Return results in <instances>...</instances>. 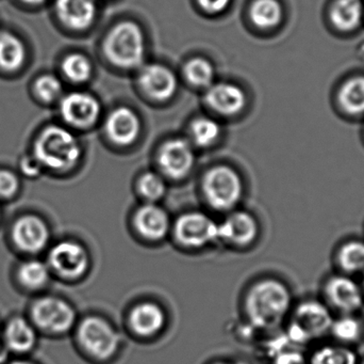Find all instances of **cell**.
Here are the masks:
<instances>
[{"label":"cell","instance_id":"cell-1","mask_svg":"<svg viewBox=\"0 0 364 364\" xmlns=\"http://www.w3.org/2000/svg\"><path fill=\"white\" fill-rule=\"evenodd\" d=\"M290 288L279 280L264 279L252 286L245 301L248 320L259 329L279 326L292 311Z\"/></svg>","mask_w":364,"mask_h":364},{"label":"cell","instance_id":"cell-2","mask_svg":"<svg viewBox=\"0 0 364 364\" xmlns=\"http://www.w3.org/2000/svg\"><path fill=\"white\" fill-rule=\"evenodd\" d=\"M33 157L43 168L55 171L73 168L81 155L80 145L74 134L61 126H47L40 132L33 147Z\"/></svg>","mask_w":364,"mask_h":364},{"label":"cell","instance_id":"cell-3","mask_svg":"<svg viewBox=\"0 0 364 364\" xmlns=\"http://www.w3.org/2000/svg\"><path fill=\"white\" fill-rule=\"evenodd\" d=\"M333 318L326 303L308 299L293 310L287 337L295 345L304 348L328 335Z\"/></svg>","mask_w":364,"mask_h":364},{"label":"cell","instance_id":"cell-4","mask_svg":"<svg viewBox=\"0 0 364 364\" xmlns=\"http://www.w3.org/2000/svg\"><path fill=\"white\" fill-rule=\"evenodd\" d=\"M107 58L114 66L136 68L144 61L145 36L140 26L134 21H123L111 29L105 41Z\"/></svg>","mask_w":364,"mask_h":364},{"label":"cell","instance_id":"cell-5","mask_svg":"<svg viewBox=\"0 0 364 364\" xmlns=\"http://www.w3.org/2000/svg\"><path fill=\"white\" fill-rule=\"evenodd\" d=\"M79 345L89 356L97 360H107L114 356L119 348L117 329L104 318L89 316L77 328Z\"/></svg>","mask_w":364,"mask_h":364},{"label":"cell","instance_id":"cell-6","mask_svg":"<svg viewBox=\"0 0 364 364\" xmlns=\"http://www.w3.org/2000/svg\"><path fill=\"white\" fill-rule=\"evenodd\" d=\"M203 194L210 207L216 211H229L242 196V182L239 175L227 166L210 169L203 180Z\"/></svg>","mask_w":364,"mask_h":364},{"label":"cell","instance_id":"cell-7","mask_svg":"<svg viewBox=\"0 0 364 364\" xmlns=\"http://www.w3.org/2000/svg\"><path fill=\"white\" fill-rule=\"evenodd\" d=\"M33 324L45 333L62 335L76 324V312L72 306L57 297H43L32 306Z\"/></svg>","mask_w":364,"mask_h":364},{"label":"cell","instance_id":"cell-8","mask_svg":"<svg viewBox=\"0 0 364 364\" xmlns=\"http://www.w3.org/2000/svg\"><path fill=\"white\" fill-rule=\"evenodd\" d=\"M325 303L340 314H357L364 306L363 286L346 274L329 277L324 286Z\"/></svg>","mask_w":364,"mask_h":364},{"label":"cell","instance_id":"cell-9","mask_svg":"<svg viewBox=\"0 0 364 364\" xmlns=\"http://www.w3.org/2000/svg\"><path fill=\"white\" fill-rule=\"evenodd\" d=\"M47 265L50 271L62 279H80L89 269V254L81 244L70 241H61L51 248Z\"/></svg>","mask_w":364,"mask_h":364},{"label":"cell","instance_id":"cell-10","mask_svg":"<svg viewBox=\"0 0 364 364\" xmlns=\"http://www.w3.org/2000/svg\"><path fill=\"white\" fill-rule=\"evenodd\" d=\"M175 239L188 248H203L218 241V224L203 213L183 214L175 222Z\"/></svg>","mask_w":364,"mask_h":364},{"label":"cell","instance_id":"cell-11","mask_svg":"<svg viewBox=\"0 0 364 364\" xmlns=\"http://www.w3.org/2000/svg\"><path fill=\"white\" fill-rule=\"evenodd\" d=\"M60 113L66 123L75 128L93 125L100 115V105L94 96L83 92H73L63 96Z\"/></svg>","mask_w":364,"mask_h":364},{"label":"cell","instance_id":"cell-12","mask_svg":"<svg viewBox=\"0 0 364 364\" xmlns=\"http://www.w3.org/2000/svg\"><path fill=\"white\" fill-rule=\"evenodd\" d=\"M12 239L16 247L26 254H38L49 241L47 224L33 215L19 218L12 229Z\"/></svg>","mask_w":364,"mask_h":364},{"label":"cell","instance_id":"cell-13","mask_svg":"<svg viewBox=\"0 0 364 364\" xmlns=\"http://www.w3.org/2000/svg\"><path fill=\"white\" fill-rule=\"evenodd\" d=\"M194 160L192 145L182 139L168 141L159 153V164L162 171L173 179L186 177L192 170Z\"/></svg>","mask_w":364,"mask_h":364},{"label":"cell","instance_id":"cell-14","mask_svg":"<svg viewBox=\"0 0 364 364\" xmlns=\"http://www.w3.org/2000/svg\"><path fill=\"white\" fill-rule=\"evenodd\" d=\"M258 235L256 219L245 212L230 214L218 224V241L235 247H245L254 243Z\"/></svg>","mask_w":364,"mask_h":364},{"label":"cell","instance_id":"cell-15","mask_svg":"<svg viewBox=\"0 0 364 364\" xmlns=\"http://www.w3.org/2000/svg\"><path fill=\"white\" fill-rule=\"evenodd\" d=\"M139 83L145 93L155 100H168L176 93V76L172 71L161 64L143 66L139 75Z\"/></svg>","mask_w":364,"mask_h":364},{"label":"cell","instance_id":"cell-16","mask_svg":"<svg viewBox=\"0 0 364 364\" xmlns=\"http://www.w3.org/2000/svg\"><path fill=\"white\" fill-rule=\"evenodd\" d=\"M128 324L132 333L141 338L158 335L166 325V313L155 303H141L134 306L129 313Z\"/></svg>","mask_w":364,"mask_h":364},{"label":"cell","instance_id":"cell-17","mask_svg":"<svg viewBox=\"0 0 364 364\" xmlns=\"http://www.w3.org/2000/svg\"><path fill=\"white\" fill-rule=\"evenodd\" d=\"M134 227L141 236L149 241L164 239L171 229L170 218L161 207L154 203L143 205L134 216Z\"/></svg>","mask_w":364,"mask_h":364},{"label":"cell","instance_id":"cell-18","mask_svg":"<svg viewBox=\"0 0 364 364\" xmlns=\"http://www.w3.org/2000/svg\"><path fill=\"white\" fill-rule=\"evenodd\" d=\"M140 120L132 109L119 107L109 115L106 130L109 138L119 145H129L140 134Z\"/></svg>","mask_w":364,"mask_h":364},{"label":"cell","instance_id":"cell-19","mask_svg":"<svg viewBox=\"0 0 364 364\" xmlns=\"http://www.w3.org/2000/svg\"><path fill=\"white\" fill-rule=\"evenodd\" d=\"M205 100L216 113L233 115L241 113L245 107L246 95L241 88L232 83H212L205 94Z\"/></svg>","mask_w":364,"mask_h":364},{"label":"cell","instance_id":"cell-20","mask_svg":"<svg viewBox=\"0 0 364 364\" xmlns=\"http://www.w3.org/2000/svg\"><path fill=\"white\" fill-rule=\"evenodd\" d=\"M55 11L60 21L74 30H85L96 17V0H57Z\"/></svg>","mask_w":364,"mask_h":364},{"label":"cell","instance_id":"cell-21","mask_svg":"<svg viewBox=\"0 0 364 364\" xmlns=\"http://www.w3.org/2000/svg\"><path fill=\"white\" fill-rule=\"evenodd\" d=\"M36 333L32 324L21 318L9 322L4 331V344L9 350L18 354L30 352L36 346Z\"/></svg>","mask_w":364,"mask_h":364},{"label":"cell","instance_id":"cell-22","mask_svg":"<svg viewBox=\"0 0 364 364\" xmlns=\"http://www.w3.org/2000/svg\"><path fill=\"white\" fill-rule=\"evenodd\" d=\"M363 15L361 0H336L331 6V19L337 29L353 31L360 25Z\"/></svg>","mask_w":364,"mask_h":364},{"label":"cell","instance_id":"cell-23","mask_svg":"<svg viewBox=\"0 0 364 364\" xmlns=\"http://www.w3.org/2000/svg\"><path fill=\"white\" fill-rule=\"evenodd\" d=\"M26 58L27 51L23 41L10 32H0V68L15 72L23 66Z\"/></svg>","mask_w":364,"mask_h":364},{"label":"cell","instance_id":"cell-24","mask_svg":"<svg viewBox=\"0 0 364 364\" xmlns=\"http://www.w3.org/2000/svg\"><path fill=\"white\" fill-rule=\"evenodd\" d=\"M363 324L356 314H340L333 318L329 335L335 338L336 342L352 346L360 341L363 335Z\"/></svg>","mask_w":364,"mask_h":364},{"label":"cell","instance_id":"cell-25","mask_svg":"<svg viewBox=\"0 0 364 364\" xmlns=\"http://www.w3.org/2000/svg\"><path fill=\"white\" fill-rule=\"evenodd\" d=\"M309 358V364H359V358L352 346L340 343L324 344L316 348Z\"/></svg>","mask_w":364,"mask_h":364},{"label":"cell","instance_id":"cell-26","mask_svg":"<svg viewBox=\"0 0 364 364\" xmlns=\"http://www.w3.org/2000/svg\"><path fill=\"white\" fill-rule=\"evenodd\" d=\"M337 262L343 274L356 275L364 271V241H346L338 250Z\"/></svg>","mask_w":364,"mask_h":364},{"label":"cell","instance_id":"cell-27","mask_svg":"<svg viewBox=\"0 0 364 364\" xmlns=\"http://www.w3.org/2000/svg\"><path fill=\"white\" fill-rule=\"evenodd\" d=\"M250 19L262 29H271L282 21V6L278 0H255L250 6Z\"/></svg>","mask_w":364,"mask_h":364},{"label":"cell","instance_id":"cell-28","mask_svg":"<svg viewBox=\"0 0 364 364\" xmlns=\"http://www.w3.org/2000/svg\"><path fill=\"white\" fill-rule=\"evenodd\" d=\"M340 104L350 115L364 113V76L354 77L342 85L339 92Z\"/></svg>","mask_w":364,"mask_h":364},{"label":"cell","instance_id":"cell-29","mask_svg":"<svg viewBox=\"0 0 364 364\" xmlns=\"http://www.w3.org/2000/svg\"><path fill=\"white\" fill-rule=\"evenodd\" d=\"M17 277L19 284L28 290H40L49 281L50 269L41 261H27L19 266Z\"/></svg>","mask_w":364,"mask_h":364},{"label":"cell","instance_id":"cell-30","mask_svg":"<svg viewBox=\"0 0 364 364\" xmlns=\"http://www.w3.org/2000/svg\"><path fill=\"white\" fill-rule=\"evenodd\" d=\"M220 135V124L210 118H198L191 125V137L198 147H205L213 145Z\"/></svg>","mask_w":364,"mask_h":364},{"label":"cell","instance_id":"cell-31","mask_svg":"<svg viewBox=\"0 0 364 364\" xmlns=\"http://www.w3.org/2000/svg\"><path fill=\"white\" fill-rule=\"evenodd\" d=\"M62 72L66 78L73 83H85L92 74L91 62L80 53H72L64 58L62 62Z\"/></svg>","mask_w":364,"mask_h":364},{"label":"cell","instance_id":"cell-32","mask_svg":"<svg viewBox=\"0 0 364 364\" xmlns=\"http://www.w3.org/2000/svg\"><path fill=\"white\" fill-rule=\"evenodd\" d=\"M186 79L197 87H210L213 83L214 68L208 60L194 58L184 68Z\"/></svg>","mask_w":364,"mask_h":364},{"label":"cell","instance_id":"cell-33","mask_svg":"<svg viewBox=\"0 0 364 364\" xmlns=\"http://www.w3.org/2000/svg\"><path fill=\"white\" fill-rule=\"evenodd\" d=\"M273 364H309V358L304 355L301 348L293 344L288 337L279 340L275 348H271Z\"/></svg>","mask_w":364,"mask_h":364},{"label":"cell","instance_id":"cell-34","mask_svg":"<svg viewBox=\"0 0 364 364\" xmlns=\"http://www.w3.org/2000/svg\"><path fill=\"white\" fill-rule=\"evenodd\" d=\"M63 85L55 75H43L34 83V93L43 102L51 103L61 96Z\"/></svg>","mask_w":364,"mask_h":364},{"label":"cell","instance_id":"cell-35","mask_svg":"<svg viewBox=\"0 0 364 364\" xmlns=\"http://www.w3.org/2000/svg\"><path fill=\"white\" fill-rule=\"evenodd\" d=\"M166 189L164 179L155 172L145 173L139 181L141 194L151 202L161 199L166 194Z\"/></svg>","mask_w":364,"mask_h":364},{"label":"cell","instance_id":"cell-36","mask_svg":"<svg viewBox=\"0 0 364 364\" xmlns=\"http://www.w3.org/2000/svg\"><path fill=\"white\" fill-rule=\"evenodd\" d=\"M19 188V180L12 171L0 170V198H10L16 194Z\"/></svg>","mask_w":364,"mask_h":364},{"label":"cell","instance_id":"cell-37","mask_svg":"<svg viewBox=\"0 0 364 364\" xmlns=\"http://www.w3.org/2000/svg\"><path fill=\"white\" fill-rule=\"evenodd\" d=\"M231 0H198L199 6L210 14H218L226 10Z\"/></svg>","mask_w":364,"mask_h":364},{"label":"cell","instance_id":"cell-38","mask_svg":"<svg viewBox=\"0 0 364 364\" xmlns=\"http://www.w3.org/2000/svg\"><path fill=\"white\" fill-rule=\"evenodd\" d=\"M42 168L43 167L38 164V160L34 157L23 158L21 162V171L27 177H36V175H40Z\"/></svg>","mask_w":364,"mask_h":364},{"label":"cell","instance_id":"cell-39","mask_svg":"<svg viewBox=\"0 0 364 364\" xmlns=\"http://www.w3.org/2000/svg\"><path fill=\"white\" fill-rule=\"evenodd\" d=\"M19 1L23 2V4H34V6H36V4H43V2L46 1V0H19Z\"/></svg>","mask_w":364,"mask_h":364},{"label":"cell","instance_id":"cell-40","mask_svg":"<svg viewBox=\"0 0 364 364\" xmlns=\"http://www.w3.org/2000/svg\"><path fill=\"white\" fill-rule=\"evenodd\" d=\"M4 358H6V352H4V348L0 346V363H2Z\"/></svg>","mask_w":364,"mask_h":364},{"label":"cell","instance_id":"cell-41","mask_svg":"<svg viewBox=\"0 0 364 364\" xmlns=\"http://www.w3.org/2000/svg\"><path fill=\"white\" fill-rule=\"evenodd\" d=\"M11 364H33V363H28V361H15V363H12Z\"/></svg>","mask_w":364,"mask_h":364},{"label":"cell","instance_id":"cell-42","mask_svg":"<svg viewBox=\"0 0 364 364\" xmlns=\"http://www.w3.org/2000/svg\"><path fill=\"white\" fill-rule=\"evenodd\" d=\"M216 364H243V363H220Z\"/></svg>","mask_w":364,"mask_h":364},{"label":"cell","instance_id":"cell-43","mask_svg":"<svg viewBox=\"0 0 364 364\" xmlns=\"http://www.w3.org/2000/svg\"><path fill=\"white\" fill-rule=\"evenodd\" d=\"M363 291H364V271H363Z\"/></svg>","mask_w":364,"mask_h":364},{"label":"cell","instance_id":"cell-44","mask_svg":"<svg viewBox=\"0 0 364 364\" xmlns=\"http://www.w3.org/2000/svg\"><path fill=\"white\" fill-rule=\"evenodd\" d=\"M359 364H364V360L363 361V363H359Z\"/></svg>","mask_w":364,"mask_h":364},{"label":"cell","instance_id":"cell-45","mask_svg":"<svg viewBox=\"0 0 364 364\" xmlns=\"http://www.w3.org/2000/svg\"><path fill=\"white\" fill-rule=\"evenodd\" d=\"M0 215H1V209H0Z\"/></svg>","mask_w":364,"mask_h":364}]
</instances>
